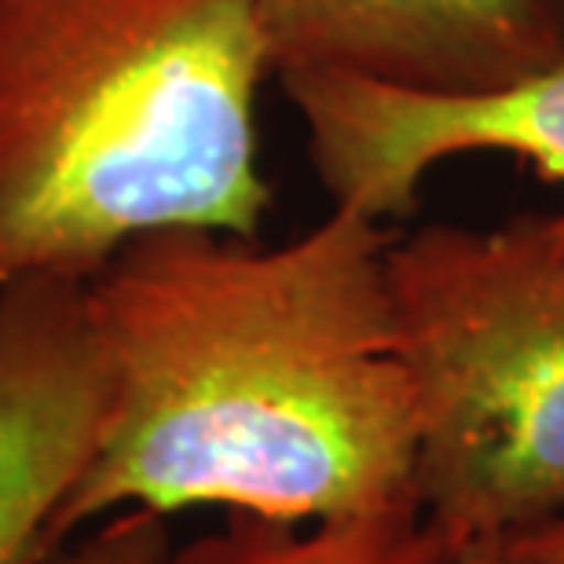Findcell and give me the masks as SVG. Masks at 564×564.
Listing matches in <instances>:
<instances>
[{"instance_id":"2","label":"cell","mask_w":564,"mask_h":564,"mask_svg":"<svg viewBox=\"0 0 564 564\" xmlns=\"http://www.w3.org/2000/svg\"><path fill=\"white\" fill-rule=\"evenodd\" d=\"M268 77L257 0H0V286L169 228L257 239Z\"/></svg>"},{"instance_id":"1","label":"cell","mask_w":564,"mask_h":564,"mask_svg":"<svg viewBox=\"0 0 564 564\" xmlns=\"http://www.w3.org/2000/svg\"><path fill=\"white\" fill-rule=\"evenodd\" d=\"M389 242L330 206L279 246L154 231L88 279L107 408L59 543L121 510L319 524L419 506Z\"/></svg>"},{"instance_id":"5","label":"cell","mask_w":564,"mask_h":564,"mask_svg":"<svg viewBox=\"0 0 564 564\" xmlns=\"http://www.w3.org/2000/svg\"><path fill=\"white\" fill-rule=\"evenodd\" d=\"M107 367L88 282L0 286V564H41L93 462Z\"/></svg>"},{"instance_id":"7","label":"cell","mask_w":564,"mask_h":564,"mask_svg":"<svg viewBox=\"0 0 564 564\" xmlns=\"http://www.w3.org/2000/svg\"><path fill=\"white\" fill-rule=\"evenodd\" d=\"M447 554L419 506H397L319 524L228 513L220 532L169 550L162 564H444Z\"/></svg>"},{"instance_id":"10","label":"cell","mask_w":564,"mask_h":564,"mask_svg":"<svg viewBox=\"0 0 564 564\" xmlns=\"http://www.w3.org/2000/svg\"><path fill=\"white\" fill-rule=\"evenodd\" d=\"M444 564H513L506 557L502 543H469L462 550H451Z\"/></svg>"},{"instance_id":"3","label":"cell","mask_w":564,"mask_h":564,"mask_svg":"<svg viewBox=\"0 0 564 564\" xmlns=\"http://www.w3.org/2000/svg\"><path fill=\"white\" fill-rule=\"evenodd\" d=\"M414 502L447 550L564 517V209L392 235Z\"/></svg>"},{"instance_id":"9","label":"cell","mask_w":564,"mask_h":564,"mask_svg":"<svg viewBox=\"0 0 564 564\" xmlns=\"http://www.w3.org/2000/svg\"><path fill=\"white\" fill-rule=\"evenodd\" d=\"M502 550L513 564H564V517L502 539Z\"/></svg>"},{"instance_id":"8","label":"cell","mask_w":564,"mask_h":564,"mask_svg":"<svg viewBox=\"0 0 564 564\" xmlns=\"http://www.w3.org/2000/svg\"><path fill=\"white\" fill-rule=\"evenodd\" d=\"M165 521L151 510L110 513L55 546L41 564H162L169 554Z\"/></svg>"},{"instance_id":"4","label":"cell","mask_w":564,"mask_h":564,"mask_svg":"<svg viewBox=\"0 0 564 564\" xmlns=\"http://www.w3.org/2000/svg\"><path fill=\"white\" fill-rule=\"evenodd\" d=\"M334 206L378 224L419 209L422 184L462 154H513L564 191V59L469 93H422L352 74L279 77Z\"/></svg>"},{"instance_id":"6","label":"cell","mask_w":564,"mask_h":564,"mask_svg":"<svg viewBox=\"0 0 564 564\" xmlns=\"http://www.w3.org/2000/svg\"><path fill=\"white\" fill-rule=\"evenodd\" d=\"M275 77L469 93L564 59V0H257Z\"/></svg>"}]
</instances>
